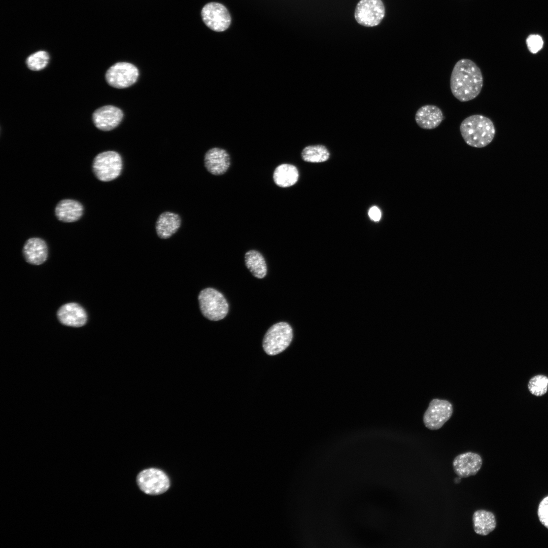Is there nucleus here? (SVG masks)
I'll return each instance as SVG.
<instances>
[{"label":"nucleus","mask_w":548,"mask_h":548,"mask_svg":"<svg viewBox=\"0 0 548 548\" xmlns=\"http://www.w3.org/2000/svg\"><path fill=\"white\" fill-rule=\"evenodd\" d=\"M483 86V77L479 67L473 61L462 59L455 64L450 78L453 95L460 101L475 98Z\"/></svg>","instance_id":"nucleus-1"},{"label":"nucleus","mask_w":548,"mask_h":548,"mask_svg":"<svg viewBox=\"0 0 548 548\" xmlns=\"http://www.w3.org/2000/svg\"><path fill=\"white\" fill-rule=\"evenodd\" d=\"M461 134L465 143L471 147L483 148L493 140L495 129L493 122L483 115H471L461 122Z\"/></svg>","instance_id":"nucleus-2"},{"label":"nucleus","mask_w":548,"mask_h":548,"mask_svg":"<svg viewBox=\"0 0 548 548\" xmlns=\"http://www.w3.org/2000/svg\"><path fill=\"white\" fill-rule=\"evenodd\" d=\"M200 312L211 321H219L224 318L228 312V302L223 295L213 288L201 290L198 296Z\"/></svg>","instance_id":"nucleus-3"},{"label":"nucleus","mask_w":548,"mask_h":548,"mask_svg":"<svg viewBox=\"0 0 548 548\" xmlns=\"http://www.w3.org/2000/svg\"><path fill=\"white\" fill-rule=\"evenodd\" d=\"M122 168V157L118 152L114 151L98 154L94 158L92 164L94 175L102 182H109L118 178L121 175Z\"/></svg>","instance_id":"nucleus-4"},{"label":"nucleus","mask_w":548,"mask_h":548,"mask_svg":"<svg viewBox=\"0 0 548 548\" xmlns=\"http://www.w3.org/2000/svg\"><path fill=\"white\" fill-rule=\"evenodd\" d=\"M293 338V330L287 322L275 324L266 331L262 342L265 352L273 356L284 351L290 344Z\"/></svg>","instance_id":"nucleus-5"},{"label":"nucleus","mask_w":548,"mask_h":548,"mask_svg":"<svg viewBox=\"0 0 548 548\" xmlns=\"http://www.w3.org/2000/svg\"><path fill=\"white\" fill-rule=\"evenodd\" d=\"M136 483L141 491L151 495L164 493L170 485L168 475L163 470L155 468L141 471L136 476Z\"/></svg>","instance_id":"nucleus-6"},{"label":"nucleus","mask_w":548,"mask_h":548,"mask_svg":"<svg viewBox=\"0 0 548 548\" xmlns=\"http://www.w3.org/2000/svg\"><path fill=\"white\" fill-rule=\"evenodd\" d=\"M139 76V70L134 65L128 62H119L113 64L107 70L106 80L110 86L122 89L134 84Z\"/></svg>","instance_id":"nucleus-7"},{"label":"nucleus","mask_w":548,"mask_h":548,"mask_svg":"<svg viewBox=\"0 0 548 548\" xmlns=\"http://www.w3.org/2000/svg\"><path fill=\"white\" fill-rule=\"evenodd\" d=\"M453 412V406L450 401L445 399H433L430 402L424 413V424L430 430H438L451 418Z\"/></svg>","instance_id":"nucleus-8"},{"label":"nucleus","mask_w":548,"mask_h":548,"mask_svg":"<svg viewBox=\"0 0 548 548\" xmlns=\"http://www.w3.org/2000/svg\"><path fill=\"white\" fill-rule=\"evenodd\" d=\"M385 9L381 0H360L355 11L356 21L366 27L379 25L385 16Z\"/></svg>","instance_id":"nucleus-9"},{"label":"nucleus","mask_w":548,"mask_h":548,"mask_svg":"<svg viewBox=\"0 0 548 548\" xmlns=\"http://www.w3.org/2000/svg\"><path fill=\"white\" fill-rule=\"evenodd\" d=\"M201 17L205 24L211 29L221 32L226 30L231 21L227 9L222 4L212 2L202 9Z\"/></svg>","instance_id":"nucleus-10"},{"label":"nucleus","mask_w":548,"mask_h":548,"mask_svg":"<svg viewBox=\"0 0 548 548\" xmlns=\"http://www.w3.org/2000/svg\"><path fill=\"white\" fill-rule=\"evenodd\" d=\"M483 461L475 453L467 452L457 456L453 462L455 473L460 478L475 475L480 470Z\"/></svg>","instance_id":"nucleus-11"},{"label":"nucleus","mask_w":548,"mask_h":548,"mask_svg":"<svg viewBox=\"0 0 548 548\" xmlns=\"http://www.w3.org/2000/svg\"><path fill=\"white\" fill-rule=\"evenodd\" d=\"M123 117L122 110L115 106L108 105L96 110L93 115V122L95 126L103 131H109L116 128Z\"/></svg>","instance_id":"nucleus-12"},{"label":"nucleus","mask_w":548,"mask_h":548,"mask_svg":"<svg viewBox=\"0 0 548 548\" xmlns=\"http://www.w3.org/2000/svg\"><path fill=\"white\" fill-rule=\"evenodd\" d=\"M59 321L63 325L80 327L87 322V314L79 304L70 302L61 306L57 312Z\"/></svg>","instance_id":"nucleus-13"},{"label":"nucleus","mask_w":548,"mask_h":548,"mask_svg":"<svg viewBox=\"0 0 548 548\" xmlns=\"http://www.w3.org/2000/svg\"><path fill=\"white\" fill-rule=\"evenodd\" d=\"M206 169L211 174L219 176L225 174L230 165V157L224 149L214 147L208 150L204 156Z\"/></svg>","instance_id":"nucleus-14"},{"label":"nucleus","mask_w":548,"mask_h":548,"mask_svg":"<svg viewBox=\"0 0 548 548\" xmlns=\"http://www.w3.org/2000/svg\"><path fill=\"white\" fill-rule=\"evenodd\" d=\"M22 253L27 262L33 265H40L47 259L48 246L43 239L32 237L25 243Z\"/></svg>","instance_id":"nucleus-15"},{"label":"nucleus","mask_w":548,"mask_h":548,"mask_svg":"<svg viewBox=\"0 0 548 548\" xmlns=\"http://www.w3.org/2000/svg\"><path fill=\"white\" fill-rule=\"evenodd\" d=\"M441 109L434 105H425L420 108L415 115V120L419 127L425 129L437 127L444 119Z\"/></svg>","instance_id":"nucleus-16"},{"label":"nucleus","mask_w":548,"mask_h":548,"mask_svg":"<svg viewBox=\"0 0 548 548\" xmlns=\"http://www.w3.org/2000/svg\"><path fill=\"white\" fill-rule=\"evenodd\" d=\"M181 225L180 216L175 213L166 211L158 216L155 224L157 236L161 239H167L176 233Z\"/></svg>","instance_id":"nucleus-17"},{"label":"nucleus","mask_w":548,"mask_h":548,"mask_svg":"<svg viewBox=\"0 0 548 548\" xmlns=\"http://www.w3.org/2000/svg\"><path fill=\"white\" fill-rule=\"evenodd\" d=\"M83 207L79 201L65 199L60 200L55 209L57 219L63 222L70 223L78 220L82 216Z\"/></svg>","instance_id":"nucleus-18"},{"label":"nucleus","mask_w":548,"mask_h":548,"mask_svg":"<svg viewBox=\"0 0 548 548\" xmlns=\"http://www.w3.org/2000/svg\"><path fill=\"white\" fill-rule=\"evenodd\" d=\"M473 528L479 535L486 536L492 532L496 527L495 515L491 511L479 509L472 515Z\"/></svg>","instance_id":"nucleus-19"},{"label":"nucleus","mask_w":548,"mask_h":548,"mask_svg":"<svg viewBox=\"0 0 548 548\" xmlns=\"http://www.w3.org/2000/svg\"><path fill=\"white\" fill-rule=\"evenodd\" d=\"M299 178L297 167L291 164L283 163L275 169L273 180L281 187H288L296 183Z\"/></svg>","instance_id":"nucleus-20"},{"label":"nucleus","mask_w":548,"mask_h":548,"mask_svg":"<svg viewBox=\"0 0 548 548\" xmlns=\"http://www.w3.org/2000/svg\"><path fill=\"white\" fill-rule=\"evenodd\" d=\"M245 264L252 275L258 279L263 278L267 273V266L262 255L258 251L251 250L245 255Z\"/></svg>","instance_id":"nucleus-21"},{"label":"nucleus","mask_w":548,"mask_h":548,"mask_svg":"<svg viewBox=\"0 0 548 548\" xmlns=\"http://www.w3.org/2000/svg\"><path fill=\"white\" fill-rule=\"evenodd\" d=\"M302 159L309 162H322L327 160L329 153L327 148L320 145L305 147L302 151Z\"/></svg>","instance_id":"nucleus-22"},{"label":"nucleus","mask_w":548,"mask_h":548,"mask_svg":"<svg viewBox=\"0 0 548 548\" xmlns=\"http://www.w3.org/2000/svg\"><path fill=\"white\" fill-rule=\"evenodd\" d=\"M528 388L532 395L542 396L548 390V377L543 374H537L532 377L528 383Z\"/></svg>","instance_id":"nucleus-23"},{"label":"nucleus","mask_w":548,"mask_h":548,"mask_svg":"<svg viewBox=\"0 0 548 548\" xmlns=\"http://www.w3.org/2000/svg\"><path fill=\"white\" fill-rule=\"evenodd\" d=\"M49 55L45 51H39L29 55L26 63L30 70L37 71L44 68L48 63Z\"/></svg>","instance_id":"nucleus-24"},{"label":"nucleus","mask_w":548,"mask_h":548,"mask_svg":"<svg viewBox=\"0 0 548 548\" xmlns=\"http://www.w3.org/2000/svg\"><path fill=\"white\" fill-rule=\"evenodd\" d=\"M537 515L540 523L548 529V496L544 497L540 502Z\"/></svg>","instance_id":"nucleus-25"},{"label":"nucleus","mask_w":548,"mask_h":548,"mask_svg":"<svg viewBox=\"0 0 548 548\" xmlns=\"http://www.w3.org/2000/svg\"><path fill=\"white\" fill-rule=\"evenodd\" d=\"M527 47L532 53H536L542 47L543 42L541 37L537 35L529 36L526 40Z\"/></svg>","instance_id":"nucleus-26"},{"label":"nucleus","mask_w":548,"mask_h":548,"mask_svg":"<svg viewBox=\"0 0 548 548\" xmlns=\"http://www.w3.org/2000/svg\"><path fill=\"white\" fill-rule=\"evenodd\" d=\"M369 218L373 221H379L381 218V212L380 209L375 207H371L368 211Z\"/></svg>","instance_id":"nucleus-27"}]
</instances>
